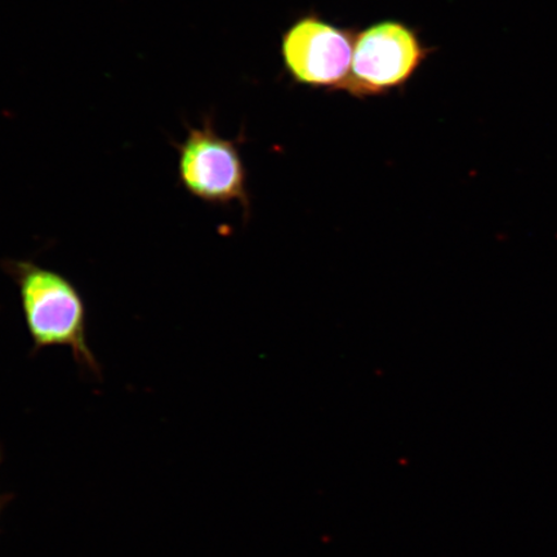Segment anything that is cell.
<instances>
[{
  "label": "cell",
  "mask_w": 557,
  "mask_h": 557,
  "mask_svg": "<svg viewBox=\"0 0 557 557\" xmlns=\"http://www.w3.org/2000/svg\"><path fill=\"white\" fill-rule=\"evenodd\" d=\"M7 503H9V497L2 496V494H0V515H2Z\"/></svg>",
  "instance_id": "5b68a950"
},
{
  "label": "cell",
  "mask_w": 557,
  "mask_h": 557,
  "mask_svg": "<svg viewBox=\"0 0 557 557\" xmlns=\"http://www.w3.org/2000/svg\"><path fill=\"white\" fill-rule=\"evenodd\" d=\"M183 143H172L177 151L178 184L191 197L209 206L243 209L244 219L252 214V194L248 189V171L240 148L246 136L222 137L213 115H205L199 127L185 123Z\"/></svg>",
  "instance_id": "7a4b0ae2"
},
{
  "label": "cell",
  "mask_w": 557,
  "mask_h": 557,
  "mask_svg": "<svg viewBox=\"0 0 557 557\" xmlns=\"http://www.w3.org/2000/svg\"><path fill=\"white\" fill-rule=\"evenodd\" d=\"M3 269L18 289L33 351L65 346L82 368L101 374L87 338V310L78 288L54 270L33 261H7Z\"/></svg>",
  "instance_id": "6da1fadb"
},
{
  "label": "cell",
  "mask_w": 557,
  "mask_h": 557,
  "mask_svg": "<svg viewBox=\"0 0 557 557\" xmlns=\"http://www.w3.org/2000/svg\"><path fill=\"white\" fill-rule=\"evenodd\" d=\"M435 48L423 44L414 27L383 20L357 32L350 73L343 87L357 99L401 90Z\"/></svg>",
  "instance_id": "3957f363"
},
{
  "label": "cell",
  "mask_w": 557,
  "mask_h": 557,
  "mask_svg": "<svg viewBox=\"0 0 557 557\" xmlns=\"http://www.w3.org/2000/svg\"><path fill=\"white\" fill-rule=\"evenodd\" d=\"M357 29L305 13L282 35L285 72L299 86L337 92L350 73Z\"/></svg>",
  "instance_id": "277c9868"
}]
</instances>
